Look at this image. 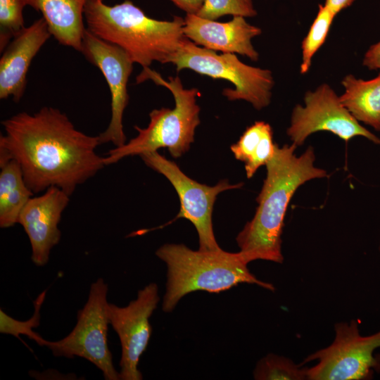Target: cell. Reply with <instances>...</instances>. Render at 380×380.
I'll use <instances>...</instances> for the list:
<instances>
[{"label": "cell", "mask_w": 380, "mask_h": 380, "mask_svg": "<svg viewBox=\"0 0 380 380\" xmlns=\"http://www.w3.org/2000/svg\"><path fill=\"white\" fill-rule=\"evenodd\" d=\"M1 125L0 166L16 160L34 194L57 186L70 196L78 185L106 166L104 157L96 152L98 136L76 129L58 108L44 106L33 114L21 112Z\"/></svg>", "instance_id": "1"}, {"label": "cell", "mask_w": 380, "mask_h": 380, "mask_svg": "<svg viewBox=\"0 0 380 380\" xmlns=\"http://www.w3.org/2000/svg\"><path fill=\"white\" fill-rule=\"evenodd\" d=\"M297 147L293 143L281 147L277 144L265 165L267 175L256 198L255 213L236 238L239 252L248 264L257 260L283 262L284 221L293 196L305 182L329 177L326 170L315 165L312 146L298 156Z\"/></svg>", "instance_id": "2"}, {"label": "cell", "mask_w": 380, "mask_h": 380, "mask_svg": "<svg viewBox=\"0 0 380 380\" xmlns=\"http://www.w3.org/2000/svg\"><path fill=\"white\" fill-rule=\"evenodd\" d=\"M84 15L90 32L124 49L143 68L154 61L167 63L185 37L183 18L156 20L129 0L113 6L103 0H89Z\"/></svg>", "instance_id": "3"}, {"label": "cell", "mask_w": 380, "mask_h": 380, "mask_svg": "<svg viewBox=\"0 0 380 380\" xmlns=\"http://www.w3.org/2000/svg\"><path fill=\"white\" fill-rule=\"evenodd\" d=\"M156 255L167 269L163 300L166 312L173 310L184 296L196 291L219 293L243 283L275 290L273 284L250 272L239 252L193 251L184 244L165 243Z\"/></svg>", "instance_id": "4"}, {"label": "cell", "mask_w": 380, "mask_h": 380, "mask_svg": "<svg viewBox=\"0 0 380 380\" xmlns=\"http://www.w3.org/2000/svg\"><path fill=\"white\" fill-rule=\"evenodd\" d=\"M148 80L169 89L175 99V106L173 109H153L149 113L150 122L146 127L134 126L138 132L137 137L107 152L104 157L106 166L125 157L140 156L160 148H167L170 155L177 158L188 151L194 141L195 131L201 122V109L197 103L198 89H185L178 76L169 77L165 80L150 68H143L137 77V83Z\"/></svg>", "instance_id": "5"}, {"label": "cell", "mask_w": 380, "mask_h": 380, "mask_svg": "<svg viewBox=\"0 0 380 380\" xmlns=\"http://www.w3.org/2000/svg\"><path fill=\"white\" fill-rule=\"evenodd\" d=\"M177 72L189 69L214 79H223L234 89L225 88L222 94L229 101L243 100L260 110L270 104L274 81L268 69L248 65L235 53H217L194 44L186 37L167 60Z\"/></svg>", "instance_id": "6"}, {"label": "cell", "mask_w": 380, "mask_h": 380, "mask_svg": "<svg viewBox=\"0 0 380 380\" xmlns=\"http://www.w3.org/2000/svg\"><path fill=\"white\" fill-rule=\"evenodd\" d=\"M333 342L308 355L300 363L316 361L307 367L308 380H363L380 371L375 350L380 348V331L368 336L360 334L357 320L334 325Z\"/></svg>", "instance_id": "7"}, {"label": "cell", "mask_w": 380, "mask_h": 380, "mask_svg": "<svg viewBox=\"0 0 380 380\" xmlns=\"http://www.w3.org/2000/svg\"><path fill=\"white\" fill-rule=\"evenodd\" d=\"M108 291L102 278L93 282L85 305L77 312L73 329L61 340L46 341L45 346L56 357L84 358L102 372L106 380H119L108 346Z\"/></svg>", "instance_id": "8"}, {"label": "cell", "mask_w": 380, "mask_h": 380, "mask_svg": "<svg viewBox=\"0 0 380 380\" xmlns=\"http://www.w3.org/2000/svg\"><path fill=\"white\" fill-rule=\"evenodd\" d=\"M150 168L164 175L177 191L180 210L177 216L164 226L179 218L190 221L195 227L199 240V251H216L222 249L216 241L213 227V205L217 195L224 191L239 189L243 183L232 184L227 179L220 181L213 186L192 179L179 167L158 151L148 152L140 156Z\"/></svg>", "instance_id": "9"}, {"label": "cell", "mask_w": 380, "mask_h": 380, "mask_svg": "<svg viewBox=\"0 0 380 380\" xmlns=\"http://www.w3.org/2000/svg\"><path fill=\"white\" fill-rule=\"evenodd\" d=\"M319 131L329 132L346 142L362 137L380 145V137L360 125L343 105L340 96L326 83L305 94L304 106H295L286 134L298 147L309 136Z\"/></svg>", "instance_id": "10"}, {"label": "cell", "mask_w": 380, "mask_h": 380, "mask_svg": "<svg viewBox=\"0 0 380 380\" xmlns=\"http://www.w3.org/2000/svg\"><path fill=\"white\" fill-rule=\"evenodd\" d=\"M80 52L100 70L110 93L111 117L106 130L98 135L99 144L111 142L115 147L121 146L126 143L122 119L129 103L127 84L134 63L124 49L99 38L87 28Z\"/></svg>", "instance_id": "11"}, {"label": "cell", "mask_w": 380, "mask_h": 380, "mask_svg": "<svg viewBox=\"0 0 380 380\" xmlns=\"http://www.w3.org/2000/svg\"><path fill=\"white\" fill-rule=\"evenodd\" d=\"M159 300L158 285L151 283L139 290L136 299L125 307L108 304L109 324L117 333L121 345V380L143 379L138 369L139 362L151 338L152 328L149 319Z\"/></svg>", "instance_id": "12"}, {"label": "cell", "mask_w": 380, "mask_h": 380, "mask_svg": "<svg viewBox=\"0 0 380 380\" xmlns=\"http://www.w3.org/2000/svg\"><path fill=\"white\" fill-rule=\"evenodd\" d=\"M69 201L70 196L64 191L51 186L42 195L31 197L21 210L18 223L28 236L35 265H45L51 249L59 243L58 224Z\"/></svg>", "instance_id": "13"}, {"label": "cell", "mask_w": 380, "mask_h": 380, "mask_svg": "<svg viewBox=\"0 0 380 380\" xmlns=\"http://www.w3.org/2000/svg\"><path fill=\"white\" fill-rule=\"evenodd\" d=\"M184 22V35L196 45L258 61L259 53L252 44V39L260 35L262 30L248 23L244 17L233 16L230 21L220 23L186 14Z\"/></svg>", "instance_id": "14"}, {"label": "cell", "mask_w": 380, "mask_h": 380, "mask_svg": "<svg viewBox=\"0 0 380 380\" xmlns=\"http://www.w3.org/2000/svg\"><path fill=\"white\" fill-rule=\"evenodd\" d=\"M51 36L42 17L25 27L11 39L0 58L1 99L11 97L13 101H20L25 91L31 63Z\"/></svg>", "instance_id": "15"}, {"label": "cell", "mask_w": 380, "mask_h": 380, "mask_svg": "<svg viewBox=\"0 0 380 380\" xmlns=\"http://www.w3.org/2000/svg\"><path fill=\"white\" fill-rule=\"evenodd\" d=\"M89 0H23L42 13L51 35L63 45L80 52L86 30L84 8Z\"/></svg>", "instance_id": "16"}, {"label": "cell", "mask_w": 380, "mask_h": 380, "mask_svg": "<svg viewBox=\"0 0 380 380\" xmlns=\"http://www.w3.org/2000/svg\"><path fill=\"white\" fill-rule=\"evenodd\" d=\"M343 105L358 121L380 131V72L374 79L364 80L353 75L341 81Z\"/></svg>", "instance_id": "17"}, {"label": "cell", "mask_w": 380, "mask_h": 380, "mask_svg": "<svg viewBox=\"0 0 380 380\" xmlns=\"http://www.w3.org/2000/svg\"><path fill=\"white\" fill-rule=\"evenodd\" d=\"M276 144L273 141L270 125L264 121H256L246 128L230 148L235 158L244 163L246 177L251 179L272 158Z\"/></svg>", "instance_id": "18"}, {"label": "cell", "mask_w": 380, "mask_h": 380, "mask_svg": "<svg viewBox=\"0 0 380 380\" xmlns=\"http://www.w3.org/2000/svg\"><path fill=\"white\" fill-rule=\"evenodd\" d=\"M0 167V227L8 228L18 223L21 210L34 193L16 160H10Z\"/></svg>", "instance_id": "19"}, {"label": "cell", "mask_w": 380, "mask_h": 380, "mask_svg": "<svg viewBox=\"0 0 380 380\" xmlns=\"http://www.w3.org/2000/svg\"><path fill=\"white\" fill-rule=\"evenodd\" d=\"M336 15L324 5L319 4L317 14L301 44L302 61L300 72H308L312 59L324 43Z\"/></svg>", "instance_id": "20"}, {"label": "cell", "mask_w": 380, "mask_h": 380, "mask_svg": "<svg viewBox=\"0 0 380 380\" xmlns=\"http://www.w3.org/2000/svg\"><path fill=\"white\" fill-rule=\"evenodd\" d=\"M253 377L256 380H305L307 367L286 357L270 353L258 362Z\"/></svg>", "instance_id": "21"}, {"label": "cell", "mask_w": 380, "mask_h": 380, "mask_svg": "<svg viewBox=\"0 0 380 380\" xmlns=\"http://www.w3.org/2000/svg\"><path fill=\"white\" fill-rule=\"evenodd\" d=\"M46 290L43 291L34 300V313L31 318L26 321L17 320L7 315L2 309L0 310V333L12 335L25 342L20 338V335L27 336L40 346H44L46 340L34 332L33 329L40 324V309L45 300Z\"/></svg>", "instance_id": "22"}, {"label": "cell", "mask_w": 380, "mask_h": 380, "mask_svg": "<svg viewBox=\"0 0 380 380\" xmlns=\"http://www.w3.org/2000/svg\"><path fill=\"white\" fill-rule=\"evenodd\" d=\"M23 0H0V52L25 26Z\"/></svg>", "instance_id": "23"}, {"label": "cell", "mask_w": 380, "mask_h": 380, "mask_svg": "<svg viewBox=\"0 0 380 380\" xmlns=\"http://www.w3.org/2000/svg\"><path fill=\"white\" fill-rule=\"evenodd\" d=\"M196 15L215 20L227 15L254 17L257 11L253 0H204L202 8Z\"/></svg>", "instance_id": "24"}, {"label": "cell", "mask_w": 380, "mask_h": 380, "mask_svg": "<svg viewBox=\"0 0 380 380\" xmlns=\"http://www.w3.org/2000/svg\"><path fill=\"white\" fill-rule=\"evenodd\" d=\"M362 65L370 70H380V41L372 45L366 51Z\"/></svg>", "instance_id": "25"}, {"label": "cell", "mask_w": 380, "mask_h": 380, "mask_svg": "<svg viewBox=\"0 0 380 380\" xmlns=\"http://www.w3.org/2000/svg\"><path fill=\"white\" fill-rule=\"evenodd\" d=\"M186 14L196 15L202 8L204 0H170Z\"/></svg>", "instance_id": "26"}, {"label": "cell", "mask_w": 380, "mask_h": 380, "mask_svg": "<svg viewBox=\"0 0 380 380\" xmlns=\"http://www.w3.org/2000/svg\"><path fill=\"white\" fill-rule=\"evenodd\" d=\"M355 0H324V6L336 15L342 10L350 6Z\"/></svg>", "instance_id": "27"}, {"label": "cell", "mask_w": 380, "mask_h": 380, "mask_svg": "<svg viewBox=\"0 0 380 380\" xmlns=\"http://www.w3.org/2000/svg\"><path fill=\"white\" fill-rule=\"evenodd\" d=\"M379 251L380 252V239H379Z\"/></svg>", "instance_id": "28"}, {"label": "cell", "mask_w": 380, "mask_h": 380, "mask_svg": "<svg viewBox=\"0 0 380 380\" xmlns=\"http://www.w3.org/2000/svg\"><path fill=\"white\" fill-rule=\"evenodd\" d=\"M380 132V131H379Z\"/></svg>", "instance_id": "29"}]
</instances>
